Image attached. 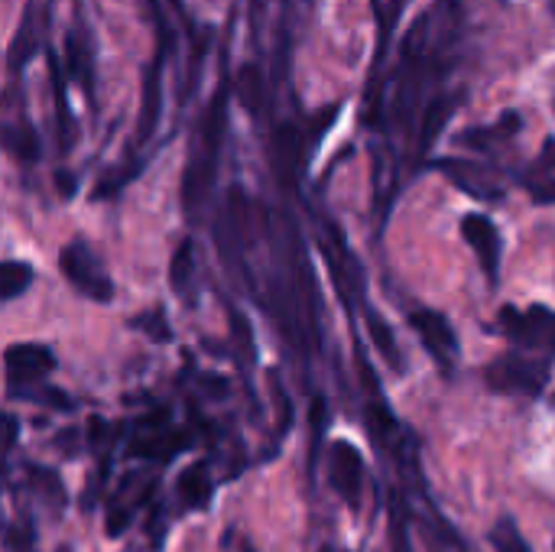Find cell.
<instances>
[{
    "label": "cell",
    "instance_id": "1",
    "mask_svg": "<svg viewBox=\"0 0 555 552\" xmlns=\"http://www.w3.org/2000/svg\"><path fill=\"white\" fill-rule=\"evenodd\" d=\"M228 98H231L228 85H221L211 94V101H208V107H205V114L198 120V130L192 137L189 163L182 169L179 195H182V208L192 218L205 208V202H208V195L215 189V179H218L221 146H224V133H228Z\"/></svg>",
    "mask_w": 555,
    "mask_h": 552
},
{
    "label": "cell",
    "instance_id": "2",
    "mask_svg": "<svg viewBox=\"0 0 555 552\" xmlns=\"http://www.w3.org/2000/svg\"><path fill=\"white\" fill-rule=\"evenodd\" d=\"M59 270L78 296H85L91 303H111L114 299V280L88 241H81V238L68 241L59 254Z\"/></svg>",
    "mask_w": 555,
    "mask_h": 552
},
{
    "label": "cell",
    "instance_id": "3",
    "mask_svg": "<svg viewBox=\"0 0 555 552\" xmlns=\"http://www.w3.org/2000/svg\"><path fill=\"white\" fill-rule=\"evenodd\" d=\"M498 332L517 348L555 358V309L550 306H530V309L504 306L498 316Z\"/></svg>",
    "mask_w": 555,
    "mask_h": 552
},
{
    "label": "cell",
    "instance_id": "4",
    "mask_svg": "<svg viewBox=\"0 0 555 552\" xmlns=\"http://www.w3.org/2000/svg\"><path fill=\"white\" fill-rule=\"evenodd\" d=\"M553 358H527V355H501L485 368V384L498 394H527L540 397L550 381Z\"/></svg>",
    "mask_w": 555,
    "mask_h": 552
},
{
    "label": "cell",
    "instance_id": "5",
    "mask_svg": "<svg viewBox=\"0 0 555 552\" xmlns=\"http://www.w3.org/2000/svg\"><path fill=\"white\" fill-rule=\"evenodd\" d=\"M3 371H7V390L10 397L29 394L39 381H46L55 371V351L39 342H20L3 351Z\"/></svg>",
    "mask_w": 555,
    "mask_h": 552
},
{
    "label": "cell",
    "instance_id": "6",
    "mask_svg": "<svg viewBox=\"0 0 555 552\" xmlns=\"http://www.w3.org/2000/svg\"><path fill=\"white\" fill-rule=\"evenodd\" d=\"M46 33H49V16L42 0H29L20 13L16 33L7 46V68L10 75H20L39 52H46Z\"/></svg>",
    "mask_w": 555,
    "mask_h": 552
},
{
    "label": "cell",
    "instance_id": "7",
    "mask_svg": "<svg viewBox=\"0 0 555 552\" xmlns=\"http://www.w3.org/2000/svg\"><path fill=\"white\" fill-rule=\"evenodd\" d=\"M322 254L332 267V277L338 283L341 303L348 309H354L358 303H364V273L358 267V257L348 251L345 234L335 224H325V238H322Z\"/></svg>",
    "mask_w": 555,
    "mask_h": 552
},
{
    "label": "cell",
    "instance_id": "8",
    "mask_svg": "<svg viewBox=\"0 0 555 552\" xmlns=\"http://www.w3.org/2000/svg\"><path fill=\"white\" fill-rule=\"evenodd\" d=\"M410 325L420 335L423 348L439 364V371L452 374V368L459 361V335H455L452 322L442 312H436V309H413L410 312Z\"/></svg>",
    "mask_w": 555,
    "mask_h": 552
},
{
    "label": "cell",
    "instance_id": "9",
    "mask_svg": "<svg viewBox=\"0 0 555 552\" xmlns=\"http://www.w3.org/2000/svg\"><path fill=\"white\" fill-rule=\"evenodd\" d=\"M328 482L338 491V498L351 511H358L361 488H364V455L348 439H338L328 446Z\"/></svg>",
    "mask_w": 555,
    "mask_h": 552
},
{
    "label": "cell",
    "instance_id": "10",
    "mask_svg": "<svg viewBox=\"0 0 555 552\" xmlns=\"http://www.w3.org/2000/svg\"><path fill=\"white\" fill-rule=\"evenodd\" d=\"M462 238H465V244L475 251V257H478V264H481L488 283L498 286V280H501V254H504L501 228H498L488 215L472 211V215L462 218Z\"/></svg>",
    "mask_w": 555,
    "mask_h": 552
},
{
    "label": "cell",
    "instance_id": "11",
    "mask_svg": "<svg viewBox=\"0 0 555 552\" xmlns=\"http://www.w3.org/2000/svg\"><path fill=\"white\" fill-rule=\"evenodd\" d=\"M302 153H306V137L293 120H283L270 133V166L276 172V182L293 192L299 169H302Z\"/></svg>",
    "mask_w": 555,
    "mask_h": 552
},
{
    "label": "cell",
    "instance_id": "12",
    "mask_svg": "<svg viewBox=\"0 0 555 552\" xmlns=\"http://www.w3.org/2000/svg\"><path fill=\"white\" fill-rule=\"evenodd\" d=\"M436 169L446 172L462 192L475 195V198H485V202H494L504 195L498 176L481 166V163H472V159H459V156H446V159H436Z\"/></svg>",
    "mask_w": 555,
    "mask_h": 552
},
{
    "label": "cell",
    "instance_id": "13",
    "mask_svg": "<svg viewBox=\"0 0 555 552\" xmlns=\"http://www.w3.org/2000/svg\"><path fill=\"white\" fill-rule=\"evenodd\" d=\"M169 46H172L169 39H159V52L146 65V75H143V101H140V117H137V146L146 143L156 133V124H159V111H163L159 78H163V65H166Z\"/></svg>",
    "mask_w": 555,
    "mask_h": 552
},
{
    "label": "cell",
    "instance_id": "14",
    "mask_svg": "<svg viewBox=\"0 0 555 552\" xmlns=\"http://www.w3.org/2000/svg\"><path fill=\"white\" fill-rule=\"evenodd\" d=\"M462 98H465L462 91H436V94L426 101V107H423V114H420V130H416V156H426V153L436 146V140H439L442 130L449 127L452 114L459 111Z\"/></svg>",
    "mask_w": 555,
    "mask_h": 552
},
{
    "label": "cell",
    "instance_id": "15",
    "mask_svg": "<svg viewBox=\"0 0 555 552\" xmlns=\"http://www.w3.org/2000/svg\"><path fill=\"white\" fill-rule=\"evenodd\" d=\"M65 52H68V78L81 85L88 101H94V49H91V36L85 33V26L68 29Z\"/></svg>",
    "mask_w": 555,
    "mask_h": 552
},
{
    "label": "cell",
    "instance_id": "16",
    "mask_svg": "<svg viewBox=\"0 0 555 552\" xmlns=\"http://www.w3.org/2000/svg\"><path fill=\"white\" fill-rule=\"evenodd\" d=\"M520 130H524V114H520V111H504L501 120H494V124H488V127H472V130H465V133L459 137V143L468 146V150H478V153H491V150L511 143Z\"/></svg>",
    "mask_w": 555,
    "mask_h": 552
},
{
    "label": "cell",
    "instance_id": "17",
    "mask_svg": "<svg viewBox=\"0 0 555 552\" xmlns=\"http://www.w3.org/2000/svg\"><path fill=\"white\" fill-rule=\"evenodd\" d=\"M46 65H49V81H52V91H55L59 150L68 153L72 143H75V120H72V111H68V78H65V68H62V62H59V55L52 49H46Z\"/></svg>",
    "mask_w": 555,
    "mask_h": 552
},
{
    "label": "cell",
    "instance_id": "18",
    "mask_svg": "<svg viewBox=\"0 0 555 552\" xmlns=\"http://www.w3.org/2000/svg\"><path fill=\"white\" fill-rule=\"evenodd\" d=\"M234 94L241 101V107L250 114V117H260L270 104V94H267V78H263V68L257 62H247L241 65V72L234 75Z\"/></svg>",
    "mask_w": 555,
    "mask_h": 552
},
{
    "label": "cell",
    "instance_id": "19",
    "mask_svg": "<svg viewBox=\"0 0 555 552\" xmlns=\"http://www.w3.org/2000/svg\"><path fill=\"white\" fill-rule=\"evenodd\" d=\"M176 495H179V504L182 511H205L211 504V478H208V468L198 462V465H189L179 482H176Z\"/></svg>",
    "mask_w": 555,
    "mask_h": 552
},
{
    "label": "cell",
    "instance_id": "20",
    "mask_svg": "<svg viewBox=\"0 0 555 552\" xmlns=\"http://www.w3.org/2000/svg\"><path fill=\"white\" fill-rule=\"evenodd\" d=\"M364 322H367V335L374 342V348L384 355V361L393 368V371H403L406 358L400 351V342H397V332L384 322V316L374 309V306H364Z\"/></svg>",
    "mask_w": 555,
    "mask_h": 552
},
{
    "label": "cell",
    "instance_id": "21",
    "mask_svg": "<svg viewBox=\"0 0 555 552\" xmlns=\"http://www.w3.org/2000/svg\"><path fill=\"white\" fill-rule=\"evenodd\" d=\"M3 143H7V150H10L23 166H33V163L39 159V153H42L39 133H36V127H33L26 117H20V120H13V124L3 127Z\"/></svg>",
    "mask_w": 555,
    "mask_h": 552
},
{
    "label": "cell",
    "instance_id": "22",
    "mask_svg": "<svg viewBox=\"0 0 555 552\" xmlns=\"http://www.w3.org/2000/svg\"><path fill=\"white\" fill-rule=\"evenodd\" d=\"M33 264L26 260H3L0 264V296L3 303H13L16 296H23L33 283Z\"/></svg>",
    "mask_w": 555,
    "mask_h": 552
},
{
    "label": "cell",
    "instance_id": "23",
    "mask_svg": "<svg viewBox=\"0 0 555 552\" xmlns=\"http://www.w3.org/2000/svg\"><path fill=\"white\" fill-rule=\"evenodd\" d=\"M192 273H195V244L185 238L176 254H172V264H169V283L179 296H189L192 293Z\"/></svg>",
    "mask_w": 555,
    "mask_h": 552
},
{
    "label": "cell",
    "instance_id": "24",
    "mask_svg": "<svg viewBox=\"0 0 555 552\" xmlns=\"http://www.w3.org/2000/svg\"><path fill=\"white\" fill-rule=\"evenodd\" d=\"M26 478H29V488H33L36 495H42V501L55 504V511L65 508V485H62V478H59L52 468L26 465Z\"/></svg>",
    "mask_w": 555,
    "mask_h": 552
},
{
    "label": "cell",
    "instance_id": "25",
    "mask_svg": "<svg viewBox=\"0 0 555 552\" xmlns=\"http://www.w3.org/2000/svg\"><path fill=\"white\" fill-rule=\"evenodd\" d=\"M491 543L498 552H530V543L524 540L520 527L514 524V517H501L491 530Z\"/></svg>",
    "mask_w": 555,
    "mask_h": 552
},
{
    "label": "cell",
    "instance_id": "26",
    "mask_svg": "<svg viewBox=\"0 0 555 552\" xmlns=\"http://www.w3.org/2000/svg\"><path fill=\"white\" fill-rule=\"evenodd\" d=\"M524 185H527V192L533 195L537 205H555V172H533V169H527Z\"/></svg>",
    "mask_w": 555,
    "mask_h": 552
},
{
    "label": "cell",
    "instance_id": "27",
    "mask_svg": "<svg viewBox=\"0 0 555 552\" xmlns=\"http://www.w3.org/2000/svg\"><path fill=\"white\" fill-rule=\"evenodd\" d=\"M137 332H143L150 342H169L172 338V329H169V322H166V316L156 309V312H143V316H137L133 322H130Z\"/></svg>",
    "mask_w": 555,
    "mask_h": 552
},
{
    "label": "cell",
    "instance_id": "28",
    "mask_svg": "<svg viewBox=\"0 0 555 552\" xmlns=\"http://www.w3.org/2000/svg\"><path fill=\"white\" fill-rule=\"evenodd\" d=\"M29 400L46 403V407H55V410H72V407H75V403H72L62 390H55V387H52V390L46 387V390H39V394H29Z\"/></svg>",
    "mask_w": 555,
    "mask_h": 552
},
{
    "label": "cell",
    "instance_id": "29",
    "mask_svg": "<svg viewBox=\"0 0 555 552\" xmlns=\"http://www.w3.org/2000/svg\"><path fill=\"white\" fill-rule=\"evenodd\" d=\"M530 169L533 172H555V137H550L543 143V150H540V156H537V163Z\"/></svg>",
    "mask_w": 555,
    "mask_h": 552
},
{
    "label": "cell",
    "instance_id": "30",
    "mask_svg": "<svg viewBox=\"0 0 555 552\" xmlns=\"http://www.w3.org/2000/svg\"><path fill=\"white\" fill-rule=\"evenodd\" d=\"M55 182H59V192H62V198H72V195H75V176H72V172L59 169V172H55Z\"/></svg>",
    "mask_w": 555,
    "mask_h": 552
},
{
    "label": "cell",
    "instance_id": "31",
    "mask_svg": "<svg viewBox=\"0 0 555 552\" xmlns=\"http://www.w3.org/2000/svg\"><path fill=\"white\" fill-rule=\"evenodd\" d=\"M433 552H439V547H433Z\"/></svg>",
    "mask_w": 555,
    "mask_h": 552
},
{
    "label": "cell",
    "instance_id": "32",
    "mask_svg": "<svg viewBox=\"0 0 555 552\" xmlns=\"http://www.w3.org/2000/svg\"><path fill=\"white\" fill-rule=\"evenodd\" d=\"M244 552H250V550H244Z\"/></svg>",
    "mask_w": 555,
    "mask_h": 552
}]
</instances>
